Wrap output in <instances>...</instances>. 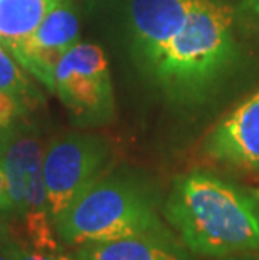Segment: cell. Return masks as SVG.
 <instances>
[{
    "mask_svg": "<svg viewBox=\"0 0 259 260\" xmlns=\"http://www.w3.org/2000/svg\"><path fill=\"white\" fill-rule=\"evenodd\" d=\"M162 215L192 255L217 260L259 252V197L212 171L175 176Z\"/></svg>",
    "mask_w": 259,
    "mask_h": 260,
    "instance_id": "obj_1",
    "label": "cell"
},
{
    "mask_svg": "<svg viewBox=\"0 0 259 260\" xmlns=\"http://www.w3.org/2000/svg\"><path fill=\"white\" fill-rule=\"evenodd\" d=\"M238 52L231 5L225 0H197L145 73L170 99L197 103L229 73Z\"/></svg>",
    "mask_w": 259,
    "mask_h": 260,
    "instance_id": "obj_2",
    "label": "cell"
},
{
    "mask_svg": "<svg viewBox=\"0 0 259 260\" xmlns=\"http://www.w3.org/2000/svg\"><path fill=\"white\" fill-rule=\"evenodd\" d=\"M160 193L138 171L106 173L54 220L57 239L71 247L170 232L160 218Z\"/></svg>",
    "mask_w": 259,
    "mask_h": 260,
    "instance_id": "obj_3",
    "label": "cell"
},
{
    "mask_svg": "<svg viewBox=\"0 0 259 260\" xmlns=\"http://www.w3.org/2000/svg\"><path fill=\"white\" fill-rule=\"evenodd\" d=\"M42 141L34 128L14 121L0 128V168L7 178L12 212L22 220L31 248L57 252L54 229L44 183Z\"/></svg>",
    "mask_w": 259,
    "mask_h": 260,
    "instance_id": "obj_4",
    "label": "cell"
},
{
    "mask_svg": "<svg viewBox=\"0 0 259 260\" xmlns=\"http://www.w3.org/2000/svg\"><path fill=\"white\" fill-rule=\"evenodd\" d=\"M51 91L82 128L108 124L114 116V94L103 49L78 42L64 54L52 74Z\"/></svg>",
    "mask_w": 259,
    "mask_h": 260,
    "instance_id": "obj_5",
    "label": "cell"
},
{
    "mask_svg": "<svg viewBox=\"0 0 259 260\" xmlns=\"http://www.w3.org/2000/svg\"><path fill=\"white\" fill-rule=\"evenodd\" d=\"M109 163L111 146L101 136L66 133L49 141L44 151L42 173L52 220L103 178Z\"/></svg>",
    "mask_w": 259,
    "mask_h": 260,
    "instance_id": "obj_6",
    "label": "cell"
},
{
    "mask_svg": "<svg viewBox=\"0 0 259 260\" xmlns=\"http://www.w3.org/2000/svg\"><path fill=\"white\" fill-rule=\"evenodd\" d=\"M79 37V19L74 0H57L29 39L17 47L14 57L39 79L47 89L52 87V74L57 62Z\"/></svg>",
    "mask_w": 259,
    "mask_h": 260,
    "instance_id": "obj_7",
    "label": "cell"
},
{
    "mask_svg": "<svg viewBox=\"0 0 259 260\" xmlns=\"http://www.w3.org/2000/svg\"><path fill=\"white\" fill-rule=\"evenodd\" d=\"M202 151L224 167L259 171V89L214 126Z\"/></svg>",
    "mask_w": 259,
    "mask_h": 260,
    "instance_id": "obj_8",
    "label": "cell"
},
{
    "mask_svg": "<svg viewBox=\"0 0 259 260\" xmlns=\"http://www.w3.org/2000/svg\"><path fill=\"white\" fill-rule=\"evenodd\" d=\"M197 0H130L133 51L147 71L189 17Z\"/></svg>",
    "mask_w": 259,
    "mask_h": 260,
    "instance_id": "obj_9",
    "label": "cell"
},
{
    "mask_svg": "<svg viewBox=\"0 0 259 260\" xmlns=\"http://www.w3.org/2000/svg\"><path fill=\"white\" fill-rule=\"evenodd\" d=\"M81 260H190L192 253L172 232L84 243L76 247Z\"/></svg>",
    "mask_w": 259,
    "mask_h": 260,
    "instance_id": "obj_10",
    "label": "cell"
},
{
    "mask_svg": "<svg viewBox=\"0 0 259 260\" xmlns=\"http://www.w3.org/2000/svg\"><path fill=\"white\" fill-rule=\"evenodd\" d=\"M57 0H0V42L12 54L29 39Z\"/></svg>",
    "mask_w": 259,
    "mask_h": 260,
    "instance_id": "obj_11",
    "label": "cell"
},
{
    "mask_svg": "<svg viewBox=\"0 0 259 260\" xmlns=\"http://www.w3.org/2000/svg\"><path fill=\"white\" fill-rule=\"evenodd\" d=\"M19 66L20 64L17 62V59L0 42V92L14 98L22 111H25L31 99L36 96V91L32 89L29 81L22 74Z\"/></svg>",
    "mask_w": 259,
    "mask_h": 260,
    "instance_id": "obj_12",
    "label": "cell"
},
{
    "mask_svg": "<svg viewBox=\"0 0 259 260\" xmlns=\"http://www.w3.org/2000/svg\"><path fill=\"white\" fill-rule=\"evenodd\" d=\"M2 250L10 257V260H81L76 255L69 257V255H63V253H57V252L34 250V248H29L19 242H15L14 239H10Z\"/></svg>",
    "mask_w": 259,
    "mask_h": 260,
    "instance_id": "obj_13",
    "label": "cell"
},
{
    "mask_svg": "<svg viewBox=\"0 0 259 260\" xmlns=\"http://www.w3.org/2000/svg\"><path fill=\"white\" fill-rule=\"evenodd\" d=\"M2 212H12V200H10L7 178L4 170L0 168V213Z\"/></svg>",
    "mask_w": 259,
    "mask_h": 260,
    "instance_id": "obj_14",
    "label": "cell"
},
{
    "mask_svg": "<svg viewBox=\"0 0 259 260\" xmlns=\"http://www.w3.org/2000/svg\"><path fill=\"white\" fill-rule=\"evenodd\" d=\"M241 12L259 27V0H241Z\"/></svg>",
    "mask_w": 259,
    "mask_h": 260,
    "instance_id": "obj_15",
    "label": "cell"
},
{
    "mask_svg": "<svg viewBox=\"0 0 259 260\" xmlns=\"http://www.w3.org/2000/svg\"><path fill=\"white\" fill-rule=\"evenodd\" d=\"M217 260H259V252H244V253H236V255H229Z\"/></svg>",
    "mask_w": 259,
    "mask_h": 260,
    "instance_id": "obj_16",
    "label": "cell"
},
{
    "mask_svg": "<svg viewBox=\"0 0 259 260\" xmlns=\"http://www.w3.org/2000/svg\"><path fill=\"white\" fill-rule=\"evenodd\" d=\"M10 240V235H9V230L5 229V225L0 222V250L7 245V242Z\"/></svg>",
    "mask_w": 259,
    "mask_h": 260,
    "instance_id": "obj_17",
    "label": "cell"
},
{
    "mask_svg": "<svg viewBox=\"0 0 259 260\" xmlns=\"http://www.w3.org/2000/svg\"><path fill=\"white\" fill-rule=\"evenodd\" d=\"M0 260H10V257L4 250H0Z\"/></svg>",
    "mask_w": 259,
    "mask_h": 260,
    "instance_id": "obj_18",
    "label": "cell"
},
{
    "mask_svg": "<svg viewBox=\"0 0 259 260\" xmlns=\"http://www.w3.org/2000/svg\"><path fill=\"white\" fill-rule=\"evenodd\" d=\"M256 195L259 197V188H257V190H256Z\"/></svg>",
    "mask_w": 259,
    "mask_h": 260,
    "instance_id": "obj_19",
    "label": "cell"
}]
</instances>
